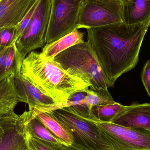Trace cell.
I'll return each mask as SVG.
<instances>
[{"instance_id": "obj_16", "label": "cell", "mask_w": 150, "mask_h": 150, "mask_svg": "<svg viewBox=\"0 0 150 150\" xmlns=\"http://www.w3.org/2000/svg\"><path fill=\"white\" fill-rule=\"evenodd\" d=\"M30 111L29 116L25 125L28 134L50 143L59 150H65L69 147L63 141L54 136L43 123Z\"/></svg>"}, {"instance_id": "obj_4", "label": "cell", "mask_w": 150, "mask_h": 150, "mask_svg": "<svg viewBox=\"0 0 150 150\" xmlns=\"http://www.w3.org/2000/svg\"><path fill=\"white\" fill-rule=\"evenodd\" d=\"M50 112L71 129L74 137L72 148L78 150H117L109 136L88 119L64 108Z\"/></svg>"}, {"instance_id": "obj_1", "label": "cell", "mask_w": 150, "mask_h": 150, "mask_svg": "<svg viewBox=\"0 0 150 150\" xmlns=\"http://www.w3.org/2000/svg\"><path fill=\"white\" fill-rule=\"evenodd\" d=\"M150 21L134 24L123 22L86 29L87 42L96 55L110 87L135 67Z\"/></svg>"}, {"instance_id": "obj_6", "label": "cell", "mask_w": 150, "mask_h": 150, "mask_svg": "<svg viewBox=\"0 0 150 150\" xmlns=\"http://www.w3.org/2000/svg\"><path fill=\"white\" fill-rule=\"evenodd\" d=\"M123 3L119 0H83L78 29L97 28L123 22Z\"/></svg>"}, {"instance_id": "obj_12", "label": "cell", "mask_w": 150, "mask_h": 150, "mask_svg": "<svg viewBox=\"0 0 150 150\" xmlns=\"http://www.w3.org/2000/svg\"><path fill=\"white\" fill-rule=\"evenodd\" d=\"M37 1L1 0L0 30L9 26H16Z\"/></svg>"}, {"instance_id": "obj_29", "label": "cell", "mask_w": 150, "mask_h": 150, "mask_svg": "<svg viewBox=\"0 0 150 150\" xmlns=\"http://www.w3.org/2000/svg\"><path fill=\"white\" fill-rule=\"evenodd\" d=\"M0 1H1V0H0Z\"/></svg>"}, {"instance_id": "obj_26", "label": "cell", "mask_w": 150, "mask_h": 150, "mask_svg": "<svg viewBox=\"0 0 150 150\" xmlns=\"http://www.w3.org/2000/svg\"><path fill=\"white\" fill-rule=\"evenodd\" d=\"M4 129L2 127L0 123V144L2 142L3 138Z\"/></svg>"}, {"instance_id": "obj_21", "label": "cell", "mask_w": 150, "mask_h": 150, "mask_svg": "<svg viewBox=\"0 0 150 150\" xmlns=\"http://www.w3.org/2000/svg\"><path fill=\"white\" fill-rule=\"evenodd\" d=\"M16 41V26H9L0 30V46L9 47Z\"/></svg>"}, {"instance_id": "obj_13", "label": "cell", "mask_w": 150, "mask_h": 150, "mask_svg": "<svg viewBox=\"0 0 150 150\" xmlns=\"http://www.w3.org/2000/svg\"><path fill=\"white\" fill-rule=\"evenodd\" d=\"M49 131L57 138L70 146L74 142L73 133L67 125L56 118L51 112H40L33 109H29Z\"/></svg>"}, {"instance_id": "obj_28", "label": "cell", "mask_w": 150, "mask_h": 150, "mask_svg": "<svg viewBox=\"0 0 150 150\" xmlns=\"http://www.w3.org/2000/svg\"><path fill=\"white\" fill-rule=\"evenodd\" d=\"M119 1H121L122 2L124 3L125 2L127 1H128V0H119Z\"/></svg>"}, {"instance_id": "obj_11", "label": "cell", "mask_w": 150, "mask_h": 150, "mask_svg": "<svg viewBox=\"0 0 150 150\" xmlns=\"http://www.w3.org/2000/svg\"><path fill=\"white\" fill-rule=\"evenodd\" d=\"M15 85L21 100L29 105V108L40 109L55 105L54 101L22 74L14 77Z\"/></svg>"}, {"instance_id": "obj_5", "label": "cell", "mask_w": 150, "mask_h": 150, "mask_svg": "<svg viewBox=\"0 0 150 150\" xmlns=\"http://www.w3.org/2000/svg\"><path fill=\"white\" fill-rule=\"evenodd\" d=\"M45 43L51 44L78 29L83 0H51Z\"/></svg>"}, {"instance_id": "obj_2", "label": "cell", "mask_w": 150, "mask_h": 150, "mask_svg": "<svg viewBox=\"0 0 150 150\" xmlns=\"http://www.w3.org/2000/svg\"><path fill=\"white\" fill-rule=\"evenodd\" d=\"M21 73L54 101L56 104L49 107V112L59 109L75 93L86 92L90 87L82 79L65 71L53 59H46L34 51L23 60Z\"/></svg>"}, {"instance_id": "obj_3", "label": "cell", "mask_w": 150, "mask_h": 150, "mask_svg": "<svg viewBox=\"0 0 150 150\" xmlns=\"http://www.w3.org/2000/svg\"><path fill=\"white\" fill-rule=\"evenodd\" d=\"M53 60L67 73L90 85L91 89H108L106 77L88 42L73 46L56 55Z\"/></svg>"}, {"instance_id": "obj_15", "label": "cell", "mask_w": 150, "mask_h": 150, "mask_svg": "<svg viewBox=\"0 0 150 150\" xmlns=\"http://www.w3.org/2000/svg\"><path fill=\"white\" fill-rule=\"evenodd\" d=\"M20 97L15 85L14 77L9 76L0 82V119L14 112Z\"/></svg>"}, {"instance_id": "obj_10", "label": "cell", "mask_w": 150, "mask_h": 150, "mask_svg": "<svg viewBox=\"0 0 150 150\" xmlns=\"http://www.w3.org/2000/svg\"><path fill=\"white\" fill-rule=\"evenodd\" d=\"M110 122L129 128L150 131V103H133L125 106Z\"/></svg>"}, {"instance_id": "obj_20", "label": "cell", "mask_w": 150, "mask_h": 150, "mask_svg": "<svg viewBox=\"0 0 150 150\" xmlns=\"http://www.w3.org/2000/svg\"><path fill=\"white\" fill-rule=\"evenodd\" d=\"M22 61L16 47V43L8 47L6 59L5 73L7 77L19 76L21 73Z\"/></svg>"}, {"instance_id": "obj_22", "label": "cell", "mask_w": 150, "mask_h": 150, "mask_svg": "<svg viewBox=\"0 0 150 150\" xmlns=\"http://www.w3.org/2000/svg\"><path fill=\"white\" fill-rule=\"evenodd\" d=\"M26 141L27 146L30 150H59L50 143L31 136L27 132Z\"/></svg>"}, {"instance_id": "obj_24", "label": "cell", "mask_w": 150, "mask_h": 150, "mask_svg": "<svg viewBox=\"0 0 150 150\" xmlns=\"http://www.w3.org/2000/svg\"><path fill=\"white\" fill-rule=\"evenodd\" d=\"M141 76L143 84L150 97V60H148L144 64Z\"/></svg>"}, {"instance_id": "obj_8", "label": "cell", "mask_w": 150, "mask_h": 150, "mask_svg": "<svg viewBox=\"0 0 150 150\" xmlns=\"http://www.w3.org/2000/svg\"><path fill=\"white\" fill-rule=\"evenodd\" d=\"M86 119L109 136L117 150H150L149 130L129 128L111 122Z\"/></svg>"}, {"instance_id": "obj_23", "label": "cell", "mask_w": 150, "mask_h": 150, "mask_svg": "<svg viewBox=\"0 0 150 150\" xmlns=\"http://www.w3.org/2000/svg\"><path fill=\"white\" fill-rule=\"evenodd\" d=\"M39 1V0H37V1L34 3L29 12L26 14V16L17 25L16 40L23 36V34L26 31V30L30 26L34 11L38 4Z\"/></svg>"}, {"instance_id": "obj_27", "label": "cell", "mask_w": 150, "mask_h": 150, "mask_svg": "<svg viewBox=\"0 0 150 150\" xmlns=\"http://www.w3.org/2000/svg\"><path fill=\"white\" fill-rule=\"evenodd\" d=\"M65 150H78L76 149H74V148H72L71 146H69V147H68L67 149H66Z\"/></svg>"}, {"instance_id": "obj_7", "label": "cell", "mask_w": 150, "mask_h": 150, "mask_svg": "<svg viewBox=\"0 0 150 150\" xmlns=\"http://www.w3.org/2000/svg\"><path fill=\"white\" fill-rule=\"evenodd\" d=\"M51 0H39L30 26L16 42L21 60L35 49L41 48L45 43L51 9Z\"/></svg>"}, {"instance_id": "obj_9", "label": "cell", "mask_w": 150, "mask_h": 150, "mask_svg": "<svg viewBox=\"0 0 150 150\" xmlns=\"http://www.w3.org/2000/svg\"><path fill=\"white\" fill-rule=\"evenodd\" d=\"M29 113V111H25L18 115L14 111L0 119L4 129L0 150H30L27 146L25 127Z\"/></svg>"}, {"instance_id": "obj_18", "label": "cell", "mask_w": 150, "mask_h": 150, "mask_svg": "<svg viewBox=\"0 0 150 150\" xmlns=\"http://www.w3.org/2000/svg\"><path fill=\"white\" fill-rule=\"evenodd\" d=\"M125 106L115 102L109 105L93 107L91 110L90 119L110 122Z\"/></svg>"}, {"instance_id": "obj_14", "label": "cell", "mask_w": 150, "mask_h": 150, "mask_svg": "<svg viewBox=\"0 0 150 150\" xmlns=\"http://www.w3.org/2000/svg\"><path fill=\"white\" fill-rule=\"evenodd\" d=\"M122 20L134 24L150 21V0H128L123 3Z\"/></svg>"}, {"instance_id": "obj_17", "label": "cell", "mask_w": 150, "mask_h": 150, "mask_svg": "<svg viewBox=\"0 0 150 150\" xmlns=\"http://www.w3.org/2000/svg\"><path fill=\"white\" fill-rule=\"evenodd\" d=\"M83 34L76 29L71 33L64 36L43 47L40 53L46 59H53L56 55L69 47L84 42Z\"/></svg>"}, {"instance_id": "obj_25", "label": "cell", "mask_w": 150, "mask_h": 150, "mask_svg": "<svg viewBox=\"0 0 150 150\" xmlns=\"http://www.w3.org/2000/svg\"><path fill=\"white\" fill-rule=\"evenodd\" d=\"M6 47H3L0 46V54L2 52L4 49ZM7 77L6 74H5V72L1 68V66H0V82L4 79L5 78Z\"/></svg>"}, {"instance_id": "obj_19", "label": "cell", "mask_w": 150, "mask_h": 150, "mask_svg": "<svg viewBox=\"0 0 150 150\" xmlns=\"http://www.w3.org/2000/svg\"><path fill=\"white\" fill-rule=\"evenodd\" d=\"M86 92V102L91 110L93 107L109 105L115 102L108 89H90Z\"/></svg>"}]
</instances>
